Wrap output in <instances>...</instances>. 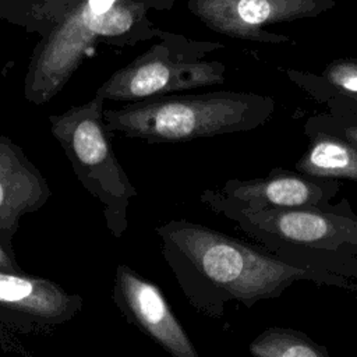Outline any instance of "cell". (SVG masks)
Masks as SVG:
<instances>
[{"label": "cell", "mask_w": 357, "mask_h": 357, "mask_svg": "<svg viewBox=\"0 0 357 357\" xmlns=\"http://www.w3.org/2000/svg\"><path fill=\"white\" fill-rule=\"evenodd\" d=\"M300 172L317 177L357 180V148L339 138L321 135L297 163Z\"/></svg>", "instance_id": "7c38bea8"}, {"label": "cell", "mask_w": 357, "mask_h": 357, "mask_svg": "<svg viewBox=\"0 0 357 357\" xmlns=\"http://www.w3.org/2000/svg\"><path fill=\"white\" fill-rule=\"evenodd\" d=\"M344 134H346V137H347L353 144L357 145V126L347 127V128L344 130Z\"/></svg>", "instance_id": "2e32d148"}, {"label": "cell", "mask_w": 357, "mask_h": 357, "mask_svg": "<svg viewBox=\"0 0 357 357\" xmlns=\"http://www.w3.org/2000/svg\"><path fill=\"white\" fill-rule=\"evenodd\" d=\"M82 296L47 278L0 268V337L49 335L75 318Z\"/></svg>", "instance_id": "8992f818"}, {"label": "cell", "mask_w": 357, "mask_h": 357, "mask_svg": "<svg viewBox=\"0 0 357 357\" xmlns=\"http://www.w3.org/2000/svg\"><path fill=\"white\" fill-rule=\"evenodd\" d=\"M202 50V49H201ZM199 49L159 43L116 70L95 92L105 100L137 102L158 95L194 89L225 81V66L199 61Z\"/></svg>", "instance_id": "5b68a950"}, {"label": "cell", "mask_w": 357, "mask_h": 357, "mask_svg": "<svg viewBox=\"0 0 357 357\" xmlns=\"http://www.w3.org/2000/svg\"><path fill=\"white\" fill-rule=\"evenodd\" d=\"M105 102L95 95L82 105L50 114L49 124L78 181L100 202L107 230L120 238L128 229V206L138 190L113 151L105 124Z\"/></svg>", "instance_id": "7a4b0ae2"}, {"label": "cell", "mask_w": 357, "mask_h": 357, "mask_svg": "<svg viewBox=\"0 0 357 357\" xmlns=\"http://www.w3.org/2000/svg\"><path fill=\"white\" fill-rule=\"evenodd\" d=\"M336 6L335 0H190V11L208 28L230 38L282 43L290 38L265 28L312 18Z\"/></svg>", "instance_id": "52a82bcc"}, {"label": "cell", "mask_w": 357, "mask_h": 357, "mask_svg": "<svg viewBox=\"0 0 357 357\" xmlns=\"http://www.w3.org/2000/svg\"><path fill=\"white\" fill-rule=\"evenodd\" d=\"M237 213L251 225L261 229L265 227L282 238L305 244L332 238L347 223L343 220L337 223L336 219L322 213L297 209L262 211L247 206L241 208Z\"/></svg>", "instance_id": "8fae6325"}, {"label": "cell", "mask_w": 357, "mask_h": 357, "mask_svg": "<svg viewBox=\"0 0 357 357\" xmlns=\"http://www.w3.org/2000/svg\"><path fill=\"white\" fill-rule=\"evenodd\" d=\"M113 303L127 319L173 357H198L194 343L177 319L163 291L126 264L113 276Z\"/></svg>", "instance_id": "ba28073f"}, {"label": "cell", "mask_w": 357, "mask_h": 357, "mask_svg": "<svg viewBox=\"0 0 357 357\" xmlns=\"http://www.w3.org/2000/svg\"><path fill=\"white\" fill-rule=\"evenodd\" d=\"M319 195V188L308 181L294 176H280L259 181H229L219 192L205 191L201 199L202 202L301 206L315 204Z\"/></svg>", "instance_id": "30bf717a"}, {"label": "cell", "mask_w": 357, "mask_h": 357, "mask_svg": "<svg viewBox=\"0 0 357 357\" xmlns=\"http://www.w3.org/2000/svg\"><path fill=\"white\" fill-rule=\"evenodd\" d=\"M324 77L339 92L357 99V60L337 59L325 68Z\"/></svg>", "instance_id": "5bb4252c"}, {"label": "cell", "mask_w": 357, "mask_h": 357, "mask_svg": "<svg viewBox=\"0 0 357 357\" xmlns=\"http://www.w3.org/2000/svg\"><path fill=\"white\" fill-rule=\"evenodd\" d=\"M52 197L42 172L10 137L0 135V243L13 250L20 220Z\"/></svg>", "instance_id": "9c48e42d"}, {"label": "cell", "mask_w": 357, "mask_h": 357, "mask_svg": "<svg viewBox=\"0 0 357 357\" xmlns=\"http://www.w3.org/2000/svg\"><path fill=\"white\" fill-rule=\"evenodd\" d=\"M250 112L248 99L236 93H169L107 109L105 124L110 134L149 144H177L238 130Z\"/></svg>", "instance_id": "277c9868"}, {"label": "cell", "mask_w": 357, "mask_h": 357, "mask_svg": "<svg viewBox=\"0 0 357 357\" xmlns=\"http://www.w3.org/2000/svg\"><path fill=\"white\" fill-rule=\"evenodd\" d=\"M132 0H84L38 45L24 81V96L33 105L50 102L81 66L89 47L100 38L128 33L141 18Z\"/></svg>", "instance_id": "3957f363"}, {"label": "cell", "mask_w": 357, "mask_h": 357, "mask_svg": "<svg viewBox=\"0 0 357 357\" xmlns=\"http://www.w3.org/2000/svg\"><path fill=\"white\" fill-rule=\"evenodd\" d=\"M162 258L188 303L215 312L227 298L252 301L301 276L296 266L265 257L248 245L185 219L155 227Z\"/></svg>", "instance_id": "6da1fadb"}, {"label": "cell", "mask_w": 357, "mask_h": 357, "mask_svg": "<svg viewBox=\"0 0 357 357\" xmlns=\"http://www.w3.org/2000/svg\"><path fill=\"white\" fill-rule=\"evenodd\" d=\"M250 351L257 357H326L325 349L293 329L271 328L258 336Z\"/></svg>", "instance_id": "4fadbf2b"}, {"label": "cell", "mask_w": 357, "mask_h": 357, "mask_svg": "<svg viewBox=\"0 0 357 357\" xmlns=\"http://www.w3.org/2000/svg\"><path fill=\"white\" fill-rule=\"evenodd\" d=\"M0 268L7 271H17V272L24 271L17 261V255L14 250H8L1 243H0Z\"/></svg>", "instance_id": "9a60e30c"}]
</instances>
